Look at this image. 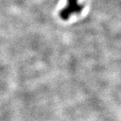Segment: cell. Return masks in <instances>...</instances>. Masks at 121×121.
Listing matches in <instances>:
<instances>
[{
    "instance_id": "6da1fadb",
    "label": "cell",
    "mask_w": 121,
    "mask_h": 121,
    "mask_svg": "<svg viewBox=\"0 0 121 121\" xmlns=\"http://www.w3.org/2000/svg\"><path fill=\"white\" fill-rule=\"evenodd\" d=\"M83 6L78 3V0H67V4L59 12L60 18L64 21H67L71 15L78 14L82 12Z\"/></svg>"
}]
</instances>
